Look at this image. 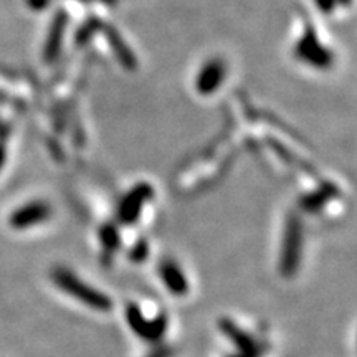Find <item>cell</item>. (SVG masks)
I'll use <instances>...</instances> for the list:
<instances>
[{
  "label": "cell",
  "mask_w": 357,
  "mask_h": 357,
  "mask_svg": "<svg viewBox=\"0 0 357 357\" xmlns=\"http://www.w3.org/2000/svg\"><path fill=\"white\" fill-rule=\"evenodd\" d=\"M52 280L58 288L63 289L66 294L73 296L75 300L82 301L84 306L91 307L95 311H111L113 310V301L108 294H105L100 289L89 287L88 283H84L83 280H79L73 271H70L68 268L56 266L52 271Z\"/></svg>",
  "instance_id": "6da1fadb"
},
{
  "label": "cell",
  "mask_w": 357,
  "mask_h": 357,
  "mask_svg": "<svg viewBox=\"0 0 357 357\" xmlns=\"http://www.w3.org/2000/svg\"><path fill=\"white\" fill-rule=\"evenodd\" d=\"M336 192V189H334L333 185H326L323 190L319 192H314V194L307 195V197H305L301 200V207L305 208V211L307 212H314V211H319L323 205L328 202L329 199L333 197V194Z\"/></svg>",
  "instance_id": "9c48e42d"
},
{
  "label": "cell",
  "mask_w": 357,
  "mask_h": 357,
  "mask_svg": "<svg viewBox=\"0 0 357 357\" xmlns=\"http://www.w3.org/2000/svg\"><path fill=\"white\" fill-rule=\"evenodd\" d=\"M218 328H220V331L225 334V336L229 337L231 342H234L235 347L240 352L252 349V347L257 344L255 337L250 336L248 333H245L242 328H238V326H236L234 321L229 318H222L220 321H218Z\"/></svg>",
  "instance_id": "ba28073f"
},
{
  "label": "cell",
  "mask_w": 357,
  "mask_h": 357,
  "mask_svg": "<svg viewBox=\"0 0 357 357\" xmlns=\"http://www.w3.org/2000/svg\"><path fill=\"white\" fill-rule=\"evenodd\" d=\"M52 208L47 202H32L26 204L24 207H20L19 211L13 212L10 218V225L13 229H29V227L42 223L50 217Z\"/></svg>",
  "instance_id": "5b68a950"
},
{
  "label": "cell",
  "mask_w": 357,
  "mask_h": 357,
  "mask_svg": "<svg viewBox=\"0 0 357 357\" xmlns=\"http://www.w3.org/2000/svg\"><path fill=\"white\" fill-rule=\"evenodd\" d=\"M266 351H268V342L261 341V342H257L252 349L243 351V352H240V354L231 356V357H263L266 354Z\"/></svg>",
  "instance_id": "7c38bea8"
},
{
  "label": "cell",
  "mask_w": 357,
  "mask_h": 357,
  "mask_svg": "<svg viewBox=\"0 0 357 357\" xmlns=\"http://www.w3.org/2000/svg\"><path fill=\"white\" fill-rule=\"evenodd\" d=\"M225 77V65L220 60H211L204 65L197 77V91L200 95H211L222 84Z\"/></svg>",
  "instance_id": "8992f818"
},
{
  "label": "cell",
  "mask_w": 357,
  "mask_h": 357,
  "mask_svg": "<svg viewBox=\"0 0 357 357\" xmlns=\"http://www.w3.org/2000/svg\"><path fill=\"white\" fill-rule=\"evenodd\" d=\"M100 242L106 253H114L116 250L121 247V235H119V230L116 229L113 223L101 227Z\"/></svg>",
  "instance_id": "30bf717a"
},
{
  "label": "cell",
  "mask_w": 357,
  "mask_h": 357,
  "mask_svg": "<svg viewBox=\"0 0 357 357\" xmlns=\"http://www.w3.org/2000/svg\"><path fill=\"white\" fill-rule=\"evenodd\" d=\"M159 273L169 293L174 294V296H185L189 293V281H187L185 275L182 273L181 268L174 261L166 260L160 263Z\"/></svg>",
  "instance_id": "52a82bcc"
},
{
  "label": "cell",
  "mask_w": 357,
  "mask_h": 357,
  "mask_svg": "<svg viewBox=\"0 0 357 357\" xmlns=\"http://www.w3.org/2000/svg\"><path fill=\"white\" fill-rule=\"evenodd\" d=\"M151 197H153V187L149 184H137L119 204V220L126 225L136 222L141 215L142 207Z\"/></svg>",
  "instance_id": "277c9868"
},
{
  "label": "cell",
  "mask_w": 357,
  "mask_h": 357,
  "mask_svg": "<svg viewBox=\"0 0 357 357\" xmlns=\"http://www.w3.org/2000/svg\"><path fill=\"white\" fill-rule=\"evenodd\" d=\"M172 354L174 351L169 346H159L155 347L153 352H149V356L147 357H172Z\"/></svg>",
  "instance_id": "4fadbf2b"
},
{
  "label": "cell",
  "mask_w": 357,
  "mask_h": 357,
  "mask_svg": "<svg viewBox=\"0 0 357 357\" xmlns=\"http://www.w3.org/2000/svg\"><path fill=\"white\" fill-rule=\"evenodd\" d=\"M126 319L132 333L137 334L141 339H144V341L159 342L167 331L166 314H158L154 319L147 321L139 310V306L134 305V303L128 305L126 307Z\"/></svg>",
  "instance_id": "3957f363"
},
{
  "label": "cell",
  "mask_w": 357,
  "mask_h": 357,
  "mask_svg": "<svg viewBox=\"0 0 357 357\" xmlns=\"http://www.w3.org/2000/svg\"><path fill=\"white\" fill-rule=\"evenodd\" d=\"M128 257L129 260H132L134 263H142L144 260H147V257H149V243H147L144 238L139 240V242L129 250Z\"/></svg>",
  "instance_id": "8fae6325"
},
{
  "label": "cell",
  "mask_w": 357,
  "mask_h": 357,
  "mask_svg": "<svg viewBox=\"0 0 357 357\" xmlns=\"http://www.w3.org/2000/svg\"><path fill=\"white\" fill-rule=\"evenodd\" d=\"M303 250V225L296 215H289L284 227L283 247H281L280 257V271L281 275L291 278L298 271L301 263Z\"/></svg>",
  "instance_id": "7a4b0ae2"
}]
</instances>
